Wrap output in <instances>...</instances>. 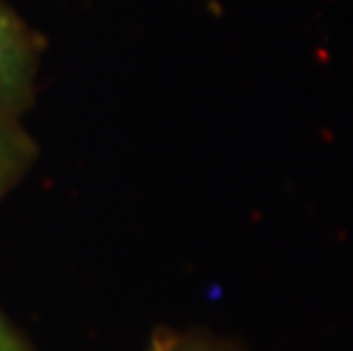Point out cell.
I'll return each instance as SVG.
<instances>
[{
	"mask_svg": "<svg viewBox=\"0 0 353 351\" xmlns=\"http://www.w3.org/2000/svg\"><path fill=\"white\" fill-rule=\"evenodd\" d=\"M155 351H203V349L190 347V345H180V342H160Z\"/></svg>",
	"mask_w": 353,
	"mask_h": 351,
	"instance_id": "277c9868",
	"label": "cell"
},
{
	"mask_svg": "<svg viewBox=\"0 0 353 351\" xmlns=\"http://www.w3.org/2000/svg\"><path fill=\"white\" fill-rule=\"evenodd\" d=\"M0 351H28V347L19 340V335L12 331L3 317H0Z\"/></svg>",
	"mask_w": 353,
	"mask_h": 351,
	"instance_id": "3957f363",
	"label": "cell"
},
{
	"mask_svg": "<svg viewBox=\"0 0 353 351\" xmlns=\"http://www.w3.org/2000/svg\"><path fill=\"white\" fill-rule=\"evenodd\" d=\"M39 39L0 0V110L17 114L32 99L39 76Z\"/></svg>",
	"mask_w": 353,
	"mask_h": 351,
	"instance_id": "6da1fadb",
	"label": "cell"
},
{
	"mask_svg": "<svg viewBox=\"0 0 353 351\" xmlns=\"http://www.w3.org/2000/svg\"><path fill=\"white\" fill-rule=\"evenodd\" d=\"M30 153L32 146L14 123V114L0 110V199L17 183L30 160Z\"/></svg>",
	"mask_w": 353,
	"mask_h": 351,
	"instance_id": "7a4b0ae2",
	"label": "cell"
}]
</instances>
